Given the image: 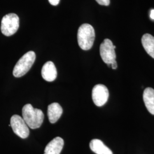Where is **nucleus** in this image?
Segmentation results:
<instances>
[{"label": "nucleus", "mask_w": 154, "mask_h": 154, "mask_svg": "<svg viewBox=\"0 0 154 154\" xmlns=\"http://www.w3.org/2000/svg\"><path fill=\"white\" fill-rule=\"evenodd\" d=\"M95 37V33L93 27L88 24H82L78 30L77 39L79 47L83 50L91 49Z\"/></svg>", "instance_id": "2"}, {"label": "nucleus", "mask_w": 154, "mask_h": 154, "mask_svg": "<svg viewBox=\"0 0 154 154\" xmlns=\"http://www.w3.org/2000/svg\"><path fill=\"white\" fill-rule=\"evenodd\" d=\"M11 126L13 132L19 137L26 139L29 137V127L21 116L18 115L12 116L11 119Z\"/></svg>", "instance_id": "6"}, {"label": "nucleus", "mask_w": 154, "mask_h": 154, "mask_svg": "<svg viewBox=\"0 0 154 154\" xmlns=\"http://www.w3.org/2000/svg\"><path fill=\"white\" fill-rule=\"evenodd\" d=\"M142 44L148 54L154 59V37L149 34H144L142 38Z\"/></svg>", "instance_id": "13"}, {"label": "nucleus", "mask_w": 154, "mask_h": 154, "mask_svg": "<svg viewBox=\"0 0 154 154\" xmlns=\"http://www.w3.org/2000/svg\"><path fill=\"white\" fill-rule=\"evenodd\" d=\"M99 5L103 6H109L110 5V0H95Z\"/></svg>", "instance_id": "14"}, {"label": "nucleus", "mask_w": 154, "mask_h": 154, "mask_svg": "<svg viewBox=\"0 0 154 154\" xmlns=\"http://www.w3.org/2000/svg\"><path fill=\"white\" fill-rule=\"evenodd\" d=\"M60 0H49V2L51 5L53 6H56L58 5Z\"/></svg>", "instance_id": "15"}, {"label": "nucleus", "mask_w": 154, "mask_h": 154, "mask_svg": "<svg viewBox=\"0 0 154 154\" xmlns=\"http://www.w3.org/2000/svg\"><path fill=\"white\" fill-rule=\"evenodd\" d=\"M143 98L144 103L149 112L154 115V89L151 88H145Z\"/></svg>", "instance_id": "11"}, {"label": "nucleus", "mask_w": 154, "mask_h": 154, "mask_svg": "<svg viewBox=\"0 0 154 154\" xmlns=\"http://www.w3.org/2000/svg\"><path fill=\"white\" fill-rule=\"evenodd\" d=\"M35 60V54L33 51H28L17 62L14 66L13 74L16 78L25 75L33 66Z\"/></svg>", "instance_id": "3"}, {"label": "nucleus", "mask_w": 154, "mask_h": 154, "mask_svg": "<svg viewBox=\"0 0 154 154\" xmlns=\"http://www.w3.org/2000/svg\"><path fill=\"white\" fill-rule=\"evenodd\" d=\"M63 113V109L58 103H53L48 106V116L49 122L53 124L58 121Z\"/></svg>", "instance_id": "10"}, {"label": "nucleus", "mask_w": 154, "mask_h": 154, "mask_svg": "<svg viewBox=\"0 0 154 154\" xmlns=\"http://www.w3.org/2000/svg\"><path fill=\"white\" fill-rule=\"evenodd\" d=\"M109 97V92L104 85H95L92 90V99L97 106L101 107L105 105Z\"/></svg>", "instance_id": "7"}, {"label": "nucleus", "mask_w": 154, "mask_h": 154, "mask_svg": "<svg viewBox=\"0 0 154 154\" xmlns=\"http://www.w3.org/2000/svg\"><path fill=\"white\" fill-rule=\"evenodd\" d=\"M20 26L19 17L14 13H9L4 17L1 21V30L5 36H11L16 33Z\"/></svg>", "instance_id": "4"}, {"label": "nucleus", "mask_w": 154, "mask_h": 154, "mask_svg": "<svg viewBox=\"0 0 154 154\" xmlns=\"http://www.w3.org/2000/svg\"><path fill=\"white\" fill-rule=\"evenodd\" d=\"M64 146V140L61 137H56L48 144L44 154H60Z\"/></svg>", "instance_id": "9"}, {"label": "nucleus", "mask_w": 154, "mask_h": 154, "mask_svg": "<svg viewBox=\"0 0 154 154\" xmlns=\"http://www.w3.org/2000/svg\"><path fill=\"white\" fill-rule=\"evenodd\" d=\"M116 46L109 39H105L100 46V55L103 61L107 65L116 61Z\"/></svg>", "instance_id": "5"}, {"label": "nucleus", "mask_w": 154, "mask_h": 154, "mask_svg": "<svg viewBox=\"0 0 154 154\" xmlns=\"http://www.w3.org/2000/svg\"><path fill=\"white\" fill-rule=\"evenodd\" d=\"M42 77L48 82H53L57 77V71L54 63L48 61L45 63L41 71Z\"/></svg>", "instance_id": "8"}, {"label": "nucleus", "mask_w": 154, "mask_h": 154, "mask_svg": "<svg viewBox=\"0 0 154 154\" xmlns=\"http://www.w3.org/2000/svg\"><path fill=\"white\" fill-rule=\"evenodd\" d=\"M111 67H112V69H116L118 67V65H117V63H116V61H115L114 62H113L111 64Z\"/></svg>", "instance_id": "16"}, {"label": "nucleus", "mask_w": 154, "mask_h": 154, "mask_svg": "<svg viewBox=\"0 0 154 154\" xmlns=\"http://www.w3.org/2000/svg\"><path fill=\"white\" fill-rule=\"evenodd\" d=\"M22 114V118L32 129L38 128L44 122V114L42 111L34 108L30 104H26L23 107Z\"/></svg>", "instance_id": "1"}, {"label": "nucleus", "mask_w": 154, "mask_h": 154, "mask_svg": "<svg viewBox=\"0 0 154 154\" xmlns=\"http://www.w3.org/2000/svg\"><path fill=\"white\" fill-rule=\"evenodd\" d=\"M150 17L151 19L154 20V9H152L150 12Z\"/></svg>", "instance_id": "17"}, {"label": "nucleus", "mask_w": 154, "mask_h": 154, "mask_svg": "<svg viewBox=\"0 0 154 154\" xmlns=\"http://www.w3.org/2000/svg\"><path fill=\"white\" fill-rule=\"evenodd\" d=\"M90 148L96 154H113L112 151L102 140L97 139H93L90 142Z\"/></svg>", "instance_id": "12"}]
</instances>
